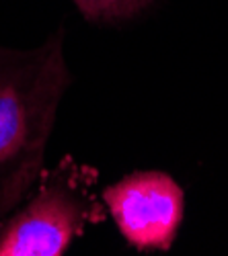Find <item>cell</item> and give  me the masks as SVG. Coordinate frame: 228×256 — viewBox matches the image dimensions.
<instances>
[{
  "instance_id": "1",
  "label": "cell",
  "mask_w": 228,
  "mask_h": 256,
  "mask_svg": "<svg viewBox=\"0 0 228 256\" xmlns=\"http://www.w3.org/2000/svg\"><path fill=\"white\" fill-rule=\"evenodd\" d=\"M64 27L37 48L0 46V220L33 190L72 76Z\"/></svg>"
},
{
  "instance_id": "2",
  "label": "cell",
  "mask_w": 228,
  "mask_h": 256,
  "mask_svg": "<svg viewBox=\"0 0 228 256\" xmlns=\"http://www.w3.org/2000/svg\"><path fill=\"white\" fill-rule=\"evenodd\" d=\"M97 180V168L72 156L44 168L35 190L0 220V256H62L89 226L105 222Z\"/></svg>"
},
{
  "instance_id": "3",
  "label": "cell",
  "mask_w": 228,
  "mask_h": 256,
  "mask_svg": "<svg viewBox=\"0 0 228 256\" xmlns=\"http://www.w3.org/2000/svg\"><path fill=\"white\" fill-rule=\"evenodd\" d=\"M101 201L134 250L167 252L185 213L181 184L162 170H136L103 188Z\"/></svg>"
},
{
  "instance_id": "4",
  "label": "cell",
  "mask_w": 228,
  "mask_h": 256,
  "mask_svg": "<svg viewBox=\"0 0 228 256\" xmlns=\"http://www.w3.org/2000/svg\"><path fill=\"white\" fill-rule=\"evenodd\" d=\"M72 2L89 23L107 25L134 18L142 10H146L154 0H72Z\"/></svg>"
}]
</instances>
